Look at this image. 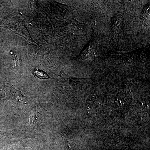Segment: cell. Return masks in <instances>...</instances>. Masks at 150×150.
<instances>
[{"label":"cell","instance_id":"3957f363","mask_svg":"<svg viewBox=\"0 0 150 150\" xmlns=\"http://www.w3.org/2000/svg\"><path fill=\"white\" fill-rule=\"evenodd\" d=\"M33 74L36 77L42 79H51V77L46 72L42 70L39 69L38 68H35V71L33 72Z\"/></svg>","mask_w":150,"mask_h":150},{"label":"cell","instance_id":"7a4b0ae2","mask_svg":"<svg viewBox=\"0 0 150 150\" xmlns=\"http://www.w3.org/2000/svg\"><path fill=\"white\" fill-rule=\"evenodd\" d=\"M9 88L11 90V93H12L11 95L10 96L11 99L17 102L21 101L23 98L24 97L23 95L21 93L12 86L10 87Z\"/></svg>","mask_w":150,"mask_h":150},{"label":"cell","instance_id":"6da1fadb","mask_svg":"<svg viewBox=\"0 0 150 150\" xmlns=\"http://www.w3.org/2000/svg\"><path fill=\"white\" fill-rule=\"evenodd\" d=\"M0 27L7 28L15 34L24 38L30 42L38 45L37 43L33 40L28 30L21 19L13 18V19L11 20L8 23L0 25Z\"/></svg>","mask_w":150,"mask_h":150}]
</instances>
